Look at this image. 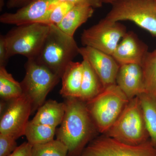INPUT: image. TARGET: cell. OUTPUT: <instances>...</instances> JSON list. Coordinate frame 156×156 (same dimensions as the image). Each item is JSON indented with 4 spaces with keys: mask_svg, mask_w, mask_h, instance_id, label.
<instances>
[{
    "mask_svg": "<svg viewBox=\"0 0 156 156\" xmlns=\"http://www.w3.org/2000/svg\"><path fill=\"white\" fill-rule=\"evenodd\" d=\"M141 66L145 92L156 100V48L148 52Z\"/></svg>",
    "mask_w": 156,
    "mask_h": 156,
    "instance_id": "obj_22",
    "label": "cell"
},
{
    "mask_svg": "<svg viewBox=\"0 0 156 156\" xmlns=\"http://www.w3.org/2000/svg\"><path fill=\"white\" fill-rule=\"evenodd\" d=\"M4 36L0 37V66H6L9 58Z\"/></svg>",
    "mask_w": 156,
    "mask_h": 156,
    "instance_id": "obj_27",
    "label": "cell"
},
{
    "mask_svg": "<svg viewBox=\"0 0 156 156\" xmlns=\"http://www.w3.org/2000/svg\"><path fill=\"white\" fill-rule=\"evenodd\" d=\"M50 25L33 23L17 26L4 36L9 58L16 55L35 59L38 55Z\"/></svg>",
    "mask_w": 156,
    "mask_h": 156,
    "instance_id": "obj_5",
    "label": "cell"
},
{
    "mask_svg": "<svg viewBox=\"0 0 156 156\" xmlns=\"http://www.w3.org/2000/svg\"><path fill=\"white\" fill-rule=\"evenodd\" d=\"M23 94L21 83L16 81L5 66H0V96L3 100L11 101Z\"/></svg>",
    "mask_w": 156,
    "mask_h": 156,
    "instance_id": "obj_20",
    "label": "cell"
},
{
    "mask_svg": "<svg viewBox=\"0 0 156 156\" xmlns=\"http://www.w3.org/2000/svg\"><path fill=\"white\" fill-rule=\"evenodd\" d=\"M16 139L9 134L0 133V156H9L17 148Z\"/></svg>",
    "mask_w": 156,
    "mask_h": 156,
    "instance_id": "obj_25",
    "label": "cell"
},
{
    "mask_svg": "<svg viewBox=\"0 0 156 156\" xmlns=\"http://www.w3.org/2000/svg\"><path fill=\"white\" fill-rule=\"evenodd\" d=\"M138 97L150 139L156 147V100L146 92Z\"/></svg>",
    "mask_w": 156,
    "mask_h": 156,
    "instance_id": "obj_19",
    "label": "cell"
},
{
    "mask_svg": "<svg viewBox=\"0 0 156 156\" xmlns=\"http://www.w3.org/2000/svg\"><path fill=\"white\" fill-rule=\"evenodd\" d=\"M79 48L74 37L65 33L57 26L51 25L41 51L34 60L61 79L66 66L79 54Z\"/></svg>",
    "mask_w": 156,
    "mask_h": 156,
    "instance_id": "obj_2",
    "label": "cell"
},
{
    "mask_svg": "<svg viewBox=\"0 0 156 156\" xmlns=\"http://www.w3.org/2000/svg\"><path fill=\"white\" fill-rule=\"evenodd\" d=\"M66 112L64 102L49 100L37 109L36 114L31 120L35 124H41L56 128L61 124Z\"/></svg>",
    "mask_w": 156,
    "mask_h": 156,
    "instance_id": "obj_16",
    "label": "cell"
},
{
    "mask_svg": "<svg viewBox=\"0 0 156 156\" xmlns=\"http://www.w3.org/2000/svg\"><path fill=\"white\" fill-rule=\"evenodd\" d=\"M127 32L126 27L119 22L104 18L84 30L81 35V43L84 47H91L112 56Z\"/></svg>",
    "mask_w": 156,
    "mask_h": 156,
    "instance_id": "obj_8",
    "label": "cell"
},
{
    "mask_svg": "<svg viewBox=\"0 0 156 156\" xmlns=\"http://www.w3.org/2000/svg\"><path fill=\"white\" fill-rule=\"evenodd\" d=\"M156 3V0H155Z\"/></svg>",
    "mask_w": 156,
    "mask_h": 156,
    "instance_id": "obj_32",
    "label": "cell"
},
{
    "mask_svg": "<svg viewBox=\"0 0 156 156\" xmlns=\"http://www.w3.org/2000/svg\"><path fill=\"white\" fill-rule=\"evenodd\" d=\"M56 130V128L35 124L29 121L26 128L24 135L31 145L42 144L54 139Z\"/></svg>",
    "mask_w": 156,
    "mask_h": 156,
    "instance_id": "obj_21",
    "label": "cell"
},
{
    "mask_svg": "<svg viewBox=\"0 0 156 156\" xmlns=\"http://www.w3.org/2000/svg\"><path fill=\"white\" fill-rule=\"evenodd\" d=\"M83 74V62L72 61L68 65L61 77L60 95L64 97L80 98Z\"/></svg>",
    "mask_w": 156,
    "mask_h": 156,
    "instance_id": "obj_15",
    "label": "cell"
},
{
    "mask_svg": "<svg viewBox=\"0 0 156 156\" xmlns=\"http://www.w3.org/2000/svg\"><path fill=\"white\" fill-rule=\"evenodd\" d=\"M104 135L132 145H139L150 140L138 96L129 100Z\"/></svg>",
    "mask_w": 156,
    "mask_h": 156,
    "instance_id": "obj_3",
    "label": "cell"
},
{
    "mask_svg": "<svg viewBox=\"0 0 156 156\" xmlns=\"http://www.w3.org/2000/svg\"><path fill=\"white\" fill-rule=\"evenodd\" d=\"M33 0H8L7 6L9 9L21 8L26 5Z\"/></svg>",
    "mask_w": 156,
    "mask_h": 156,
    "instance_id": "obj_29",
    "label": "cell"
},
{
    "mask_svg": "<svg viewBox=\"0 0 156 156\" xmlns=\"http://www.w3.org/2000/svg\"><path fill=\"white\" fill-rule=\"evenodd\" d=\"M59 2H68L75 5H87L93 8H99L102 6L101 0H59Z\"/></svg>",
    "mask_w": 156,
    "mask_h": 156,
    "instance_id": "obj_28",
    "label": "cell"
},
{
    "mask_svg": "<svg viewBox=\"0 0 156 156\" xmlns=\"http://www.w3.org/2000/svg\"><path fill=\"white\" fill-rule=\"evenodd\" d=\"M83 74L80 99L88 102L103 91L105 88L100 79L87 59L83 58Z\"/></svg>",
    "mask_w": 156,
    "mask_h": 156,
    "instance_id": "obj_18",
    "label": "cell"
},
{
    "mask_svg": "<svg viewBox=\"0 0 156 156\" xmlns=\"http://www.w3.org/2000/svg\"><path fill=\"white\" fill-rule=\"evenodd\" d=\"M79 54L89 62L105 89L116 84L120 66L112 56L87 46L79 48Z\"/></svg>",
    "mask_w": 156,
    "mask_h": 156,
    "instance_id": "obj_12",
    "label": "cell"
},
{
    "mask_svg": "<svg viewBox=\"0 0 156 156\" xmlns=\"http://www.w3.org/2000/svg\"><path fill=\"white\" fill-rule=\"evenodd\" d=\"M32 114L30 100L24 94L10 101L0 121V133L17 139L24 135L30 116Z\"/></svg>",
    "mask_w": 156,
    "mask_h": 156,
    "instance_id": "obj_10",
    "label": "cell"
},
{
    "mask_svg": "<svg viewBox=\"0 0 156 156\" xmlns=\"http://www.w3.org/2000/svg\"><path fill=\"white\" fill-rule=\"evenodd\" d=\"M68 149L60 140L53 139L42 144L32 146V156H68Z\"/></svg>",
    "mask_w": 156,
    "mask_h": 156,
    "instance_id": "obj_23",
    "label": "cell"
},
{
    "mask_svg": "<svg viewBox=\"0 0 156 156\" xmlns=\"http://www.w3.org/2000/svg\"><path fill=\"white\" fill-rule=\"evenodd\" d=\"M65 98V114L56 139L67 147L68 156H79L99 132L86 102L76 98Z\"/></svg>",
    "mask_w": 156,
    "mask_h": 156,
    "instance_id": "obj_1",
    "label": "cell"
},
{
    "mask_svg": "<svg viewBox=\"0 0 156 156\" xmlns=\"http://www.w3.org/2000/svg\"><path fill=\"white\" fill-rule=\"evenodd\" d=\"M148 47L132 31L127 32L116 48L113 57L120 66L141 65L148 53Z\"/></svg>",
    "mask_w": 156,
    "mask_h": 156,
    "instance_id": "obj_13",
    "label": "cell"
},
{
    "mask_svg": "<svg viewBox=\"0 0 156 156\" xmlns=\"http://www.w3.org/2000/svg\"><path fill=\"white\" fill-rule=\"evenodd\" d=\"M103 3H105V4H112V3L115 2V0H101Z\"/></svg>",
    "mask_w": 156,
    "mask_h": 156,
    "instance_id": "obj_31",
    "label": "cell"
},
{
    "mask_svg": "<svg viewBox=\"0 0 156 156\" xmlns=\"http://www.w3.org/2000/svg\"><path fill=\"white\" fill-rule=\"evenodd\" d=\"M105 18L114 22L129 20L156 37L155 0H115Z\"/></svg>",
    "mask_w": 156,
    "mask_h": 156,
    "instance_id": "obj_6",
    "label": "cell"
},
{
    "mask_svg": "<svg viewBox=\"0 0 156 156\" xmlns=\"http://www.w3.org/2000/svg\"><path fill=\"white\" fill-rule=\"evenodd\" d=\"M5 5V0H0V11H2Z\"/></svg>",
    "mask_w": 156,
    "mask_h": 156,
    "instance_id": "obj_30",
    "label": "cell"
},
{
    "mask_svg": "<svg viewBox=\"0 0 156 156\" xmlns=\"http://www.w3.org/2000/svg\"><path fill=\"white\" fill-rule=\"evenodd\" d=\"M32 145L28 142H24L17 147L15 151L9 156H32Z\"/></svg>",
    "mask_w": 156,
    "mask_h": 156,
    "instance_id": "obj_26",
    "label": "cell"
},
{
    "mask_svg": "<svg viewBox=\"0 0 156 156\" xmlns=\"http://www.w3.org/2000/svg\"><path fill=\"white\" fill-rule=\"evenodd\" d=\"M79 156H156V147L150 139L132 145L102 134L92 140Z\"/></svg>",
    "mask_w": 156,
    "mask_h": 156,
    "instance_id": "obj_9",
    "label": "cell"
},
{
    "mask_svg": "<svg viewBox=\"0 0 156 156\" xmlns=\"http://www.w3.org/2000/svg\"><path fill=\"white\" fill-rule=\"evenodd\" d=\"M116 84L129 100L145 92L141 66L136 64L120 66Z\"/></svg>",
    "mask_w": 156,
    "mask_h": 156,
    "instance_id": "obj_14",
    "label": "cell"
},
{
    "mask_svg": "<svg viewBox=\"0 0 156 156\" xmlns=\"http://www.w3.org/2000/svg\"><path fill=\"white\" fill-rule=\"evenodd\" d=\"M93 9L87 5H75L57 26L65 33L74 37L77 29L92 17Z\"/></svg>",
    "mask_w": 156,
    "mask_h": 156,
    "instance_id": "obj_17",
    "label": "cell"
},
{
    "mask_svg": "<svg viewBox=\"0 0 156 156\" xmlns=\"http://www.w3.org/2000/svg\"><path fill=\"white\" fill-rule=\"evenodd\" d=\"M75 5L74 4L69 2H59L40 23L48 25L58 26Z\"/></svg>",
    "mask_w": 156,
    "mask_h": 156,
    "instance_id": "obj_24",
    "label": "cell"
},
{
    "mask_svg": "<svg viewBox=\"0 0 156 156\" xmlns=\"http://www.w3.org/2000/svg\"><path fill=\"white\" fill-rule=\"evenodd\" d=\"M25 68V76L20 83L23 94L30 100L33 113L44 104L60 78L34 59H28Z\"/></svg>",
    "mask_w": 156,
    "mask_h": 156,
    "instance_id": "obj_7",
    "label": "cell"
},
{
    "mask_svg": "<svg viewBox=\"0 0 156 156\" xmlns=\"http://www.w3.org/2000/svg\"><path fill=\"white\" fill-rule=\"evenodd\" d=\"M59 0H33L14 13H5L0 16V22L20 26L40 23L50 14Z\"/></svg>",
    "mask_w": 156,
    "mask_h": 156,
    "instance_id": "obj_11",
    "label": "cell"
},
{
    "mask_svg": "<svg viewBox=\"0 0 156 156\" xmlns=\"http://www.w3.org/2000/svg\"><path fill=\"white\" fill-rule=\"evenodd\" d=\"M129 99L116 84L106 87L86 102L99 133L105 134L116 121Z\"/></svg>",
    "mask_w": 156,
    "mask_h": 156,
    "instance_id": "obj_4",
    "label": "cell"
}]
</instances>
